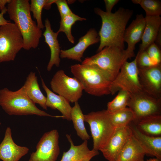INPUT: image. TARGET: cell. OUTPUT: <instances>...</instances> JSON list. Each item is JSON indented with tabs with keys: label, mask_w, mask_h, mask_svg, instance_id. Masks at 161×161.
Here are the masks:
<instances>
[{
	"label": "cell",
	"mask_w": 161,
	"mask_h": 161,
	"mask_svg": "<svg viewBox=\"0 0 161 161\" xmlns=\"http://www.w3.org/2000/svg\"><path fill=\"white\" fill-rule=\"evenodd\" d=\"M22 87L28 97L34 103L38 104L43 109L47 110L46 97L41 90L35 72H30Z\"/></svg>",
	"instance_id": "7402d4cb"
},
{
	"label": "cell",
	"mask_w": 161,
	"mask_h": 161,
	"mask_svg": "<svg viewBox=\"0 0 161 161\" xmlns=\"http://www.w3.org/2000/svg\"><path fill=\"white\" fill-rule=\"evenodd\" d=\"M47 0H31L30 4V10L37 21V25L41 29L45 27L42 20V9L46 5Z\"/></svg>",
	"instance_id": "f546056e"
},
{
	"label": "cell",
	"mask_w": 161,
	"mask_h": 161,
	"mask_svg": "<svg viewBox=\"0 0 161 161\" xmlns=\"http://www.w3.org/2000/svg\"><path fill=\"white\" fill-rule=\"evenodd\" d=\"M28 97L22 87L16 91L5 88L0 90V106L10 115H35L40 116L63 117L53 116L38 109Z\"/></svg>",
	"instance_id": "277c9868"
},
{
	"label": "cell",
	"mask_w": 161,
	"mask_h": 161,
	"mask_svg": "<svg viewBox=\"0 0 161 161\" xmlns=\"http://www.w3.org/2000/svg\"><path fill=\"white\" fill-rule=\"evenodd\" d=\"M131 58L126 49L108 46L95 55L85 58L81 64L97 66L104 72L112 81L123 63Z\"/></svg>",
	"instance_id": "5b68a950"
},
{
	"label": "cell",
	"mask_w": 161,
	"mask_h": 161,
	"mask_svg": "<svg viewBox=\"0 0 161 161\" xmlns=\"http://www.w3.org/2000/svg\"><path fill=\"white\" fill-rule=\"evenodd\" d=\"M100 41L98 34L94 28L90 29L80 37L78 43L72 47L66 50H61L60 57L82 62L81 58L86 49L90 46Z\"/></svg>",
	"instance_id": "9a60e30c"
},
{
	"label": "cell",
	"mask_w": 161,
	"mask_h": 161,
	"mask_svg": "<svg viewBox=\"0 0 161 161\" xmlns=\"http://www.w3.org/2000/svg\"><path fill=\"white\" fill-rule=\"evenodd\" d=\"M106 9V12L108 13H112L113 7L120 1L119 0H104Z\"/></svg>",
	"instance_id": "836d02e7"
},
{
	"label": "cell",
	"mask_w": 161,
	"mask_h": 161,
	"mask_svg": "<svg viewBox=\"0 0 161 161\" xmlns=\"http://www.w3.org/2000/svg\"><path fill=\"white\" fill-rule=\"evenodd\" d=\"M123 90L132 94L142 90L139 76L137 56L131 62L125 61L110 86V94L114 95Z\"/></svg>",
	"instance_id": "ba28073f"
},
{
	"label": "cell",
	"mask_w": 161,
	"mask_h": 161,
	"mask_svg": "<svg viewBox=\"0 0 161 161\" xmlns=\"http://www.w3.org/2000/svg\"><path fill=\"white\" fill-rule=\"evenodd\" d=\"M138 76L142 90L156 98L161 99V64L138 68Z\"/></svg>",
	"instance_id": "4fadbf2b"
},
{
	"label": "cell",
	"mask_w": 161,
	"mask_h": 161,
	"mask_svg": "<svg viewBox=\"0 0 161 161\" xmlns=\"http://www.w3.org/2000/svg\"><path fill=\"white\" fill-rule=\"evenodd\" d=\"M71 111V119L78 135L83 140H89L90 136L84 124V117L78 101L75 103Z\"/></svg>",
	"instance_id": "d4e9b609"
},
{
	"label": "cell",
	"mask_w": 161,
	"mask_h": 161,
	"mask_svg": "<svg viewBox=\"0 0 161 161\" xmlns=\"http://www.w3.org/2000/svg\"><path fill=\"white\" fill-rule=\"evenodd\" d=\"M130 97V94L127 91L121 90L117 95L107 104V110L112 113L127 107Z\"/></svg>",
	"instance_id": "83f0119b"
},
{
	"label": "cell",
	"mask_w": 161,
	"mask_h": 161,
	"mask_svg": "<svg viewBox=\"0 0 161 161\" xmlns=\"http://www.w3.org/2000/svg\"><path fill=\"white\" fill-rule=\"evenodd\" d=\"M84 121L89 125L93 141V149L100 150L107 144L115 127L107 110L92 112L84 115Z\"/></svg>",
	"instance_id": "8992f818"
},
{
	"label": "cell",
	"mask_w": 161,
	"mask_h": 161,
	"mask_svg": "<svg viewBox=\"0 0 161 161\" xmlns=\"http://www.w3.org/2000/svg\"><path fill=\"white\" fill-rule=\"evenodd\" d=\"M1 122H0V125H1Z\"/></svg>",
	"instance_id": "ab89813d"
},
{
	"label": "cell",
	"mask_w": 161,
	"mask_h": 161,
	"mask_svg": "<svg viewBox=\"0 0 161 161\" xmlns=\"http://www.w3.org/2000/svg\"><path fill=\"white\" fill-rule=\"evenodd\" d=\"M132 135L129 125L116 127L107 144L100 151L108 161H117L122 150Z\"/></svg>",
	"instance_id": "7c38bea8"
},
{
	"label": "cell",
	"mask_w": 161,
	"mask_h": 161,
	"mask_svg": "<svg viewBox=\"0 0 161 161\" xmlns=\"http://www.w3.org/2000/svg\"><path fill=\"white\" fill-rule=\"evenodd\" d=\"M129 125L133 135L144 149L146 154L154 156L161 160V136H151L143 133L133 122Z\"/></svg>",
	"instance_id": "e0dca14e"
},
{
	"label": "cell",
	"mask_w": 161,
	"mask_h": 161,
	"mask_svg": "<svg viewBox=\"0 0 161 161\" xmlns=\"http://www.w3.org/2000/svg\"><path fill=\"white\" fill-rule=\"evenodd\" d=\"M110 116L112 122L115 127L128 125L135 120L133 112L127 107L114 113H110Z\"/></svg>",
	"instance_id": "4316f807"
},
{
	"label": "cell",
	"mask_w": 161,
	"mask_h": 161,
	"mask_svg": "<svg viewBox=\"0 0 161 161\" xmlns=\"http://www.w3.org/2000/svg\"><path fill=\"white\" fill-rule=\"evenodd\" d=\"M145 154V151L132 134L122 150L117 161H144Z\"/></svg>",
	"instance_id": "603a6c76"
},
{
	"label": "cell",
	"mask_w": 161,
	"mask_h": 161,
	"mask_svg": "<svg viewBox=\"0 0 161 161\" xmlns=\"http://www.w3.org/2000/svg\"><path fill=\"white\" fill-rule=\"evenodd\" d=\"M86 20L84 18L80 17L74 13L61 17L60 26L57 32L64 33L69 41L72 43H75V38L71 32L72 26L78 21H83Z\"/></svg>",
	"instance_id": "484cf974"
},
{
	"label": "cell",
	"mask_w": 161,
	"mask_h": 161,
	"mask_svg": "<svg viewBox=\"0 0 161 161\" xmlns=\"http://www.w3.org/2000/svg\"><path fill=\"white\" fill-rule=\"evenodd\" d=\"M146 161H161V160L156 158L153 159H150Z\"/></svg>",
	"instance_id": "74e56055"
},
{
	"label": "cell",
	"mask_w": 161,
	"mask_h": 161,
	"mask_svg": "<svg viewBox=\"0 0 161 161\" xmlns=\"http://www.w3.org/2000/svg\"><path fill=\"white\" fill-rule=\"evenodd\" d=\"M136 56L138 68H146L155 65L145 50L140 53L138 52Z\"/></svg>",
	"instance_id": "1f68e13d"
},
{
	"label": "cell",
	"mask_w": 161,
	"mask_h": 161,
	"mask_svg": "<svg viewBox=\"0 0 161 161\" xmlns=\"http://www.w3.org/2000/svg\"><path fill=\"white\" fill-rule=\"evenodd\" d=\"M5 14L2 12L0 13V27L7 24L10 22V21L6 20L4 17V15Z\"/></svg>",
	"instance_id": "d590c367"
},
{
	"label": "cell",
	"mask_w": 161,
	"mask_h": 161,
	"mask_svg": "<svg viewBox=\"0 0 161 161\" xmlns=\"http://www.w3.org/2000/svg\"><path fill=\"white\" fill-rule=\"evenodd\" d=\"M132 2L139 4L144 10L146 16H160L161 2L158 0H132Z\"/></svg>",
	"instance_id": "f1b7e54d"
},
{
	"label": "cell",
	"mask_w": 161,
	"mask_h": 161,
	"mask_svg": "<svg viewBox=\"0 0 161 161\" xmlns=\"http://www.w3.org/2000/svg\"><path fill=\"white\" fill-rule=\"evenodd\" d=\"M154 43L160 49L161 47V29L160 30Z\"/></svg>",
	"instance_id": "8d00e7d4"
},
{
	"label": "cell",
	"mask_w": 161,
	"mask_h": 161,
	"mask_svg": "<svg viewBox=\"0 0 161 161\" xmlns=\"http://www.w3.org/2000/svg\"><path fill=\"white\" fill-rule=\"evenodd\" d=\"M94 11L102 20L101 27L98 34L100 44L98 52L108 46L125 49L124 34L133 11L120 7L114 13H108L100 8H95Z\"/></svg>",
	"instance_id": "6da1fadb"
},
{
	"label": "cell",
	"mask_w": 161,
	"mask_h": 161,
	"mask_svg": "<svg viewBox=\"0 0 161 161\" xmlns=\"http://www.w3.org/2000/svg\"><path fill=\"white\" fill-rule=\"evenodd\" d=\"M145 26L142 37L138 52L145 51L151 44L154 43L160 30L161 28L160 16H145Z\"/></svg>",
	"instance_id": "44dd1931"
},
{
	"label": "cell",
	"mask_w": 161,
	"mask_h": 161,
	"mask_svg": "<svg viewBox=\"0 0 161 161\" xmlns=\"http://www.w3.org/2000/svg\"><path fill=\"white\" fill-rule=\"evenodd\" d=\"M7 11L21 32L23 39V48L29 50L38 45L42 31L32 19L28 0H11L8 4Z\"/></svg>",
	"instance_id": "7a4b0ae2"
},
{
	"label": "cell",
	"mask_w": 161,
	"mask_h": 161,
	"mask_svg": "<svg viewBox=\"0 0 161 161\" xmlns=\"http://www.w3.org/2000/svg\"><path fill=\"white\" fill-rule=\"evenodd\" d=\"M66 136L70 146L68 151L63 152L60 161H82L89 157H93L99 154L98 151L89 149L87 140H84L79 145H75L71 136L66 134Z\"/></svg>",
	"instance_id": "ffe728a7"
},
{
	"label": "cell",
	"mask_w": 161,
	"mask_h": 161,
	"mask_svg": "<svg viewBox=\"0 0 161 161\" xmlns=\"http://www.w3.org/2000/svg\"><path fill=\"white\" fill-rule=\"evenodd\" d=\"M134 123L137 129L145 134L161 136V115L147 116Z\"/></svg>",
	"instance_id": "cb8c5ba5"
},
{
	"label": "cell",
	"mask_w": 161,
	"mask_h": 161,
	"mask_svg": "<svg viewBox=\"0 0 161 161\" xmlns=\"http://www.w3.org/2000/svg\"><path fill=\"white\" fill-rule=\"evenodd\" d=\"M45 30L43 33L45 42L48 45L51 51L50 58L47 66V70L50 71L53 66H59L60 62V47L57 37L59 34L54 32L51 28L49 21L46 18L45 21Z\"/></svg>",
	"instance_id": "ac0fdd59"
},
{
	"label": "cell",
	"mask_w": 161,
	"mask_h": 161,
	"mask_svg": "<svg viewBox=\"0 0 161 161\" xmlns=\"http://www.w3.org/2000/svg\"><path fill=\"white\" fill-rule=\"evenodd\" d=\"M59 135L57 129L44 133L37 143L36 151L28 161H56L60 152Z\"/></svg>",
	"instance_id": "8fae6325"
},
{
	"label": "cell",
	"mask_w": 161,
	"mask_h": 161,
	"mask_svg": "<svg viewBox=\"0 0 161 161\" xmlns=\"http://www.w3.org/2000/svg\"><path fill=\"white\" fill-rule=\"evenodd\" d=\"M42 86L46 94V106L52 109H57L62 114L63 119L71 120V111L72 107L69 102L62 96L55 94L46 85L41 78Z\"/></svg>",
	"instance_id": "d6986e66"
},
{
	"label": "cell",
	"mask_w": 161,
	"mask_h": 161,
	"mask_svg": "<svg viewBox=\"0 0 161 161\" xmlns=\"http://www.w3.org/2000/svg\"><path fill=\"white\" fill-rule=\"evenodd\" d=\"M70 68L71 72L81 82L87 93L98 97L110 94L112 81L97 66L78 64L72 65Z\"/></svg>",
	"instance_id": "3957f363"
},
{
	"label": "cell",
	"mask_w": 161,
	"mask_h": 161,
	"mask_svg": "<svg viewBox=\"0 0 161 161\" xmlns=\"http://www.w3.org/2000/svg\"><path fill=\"white\" fill-rule=\"evenodd\" d=\"M145 51L155 65L161 64L160 49L154 43L150 45Z\"/></svg>",
	"instance_id": "4dcf8cb0"
},
{
	"label": "cell",
	"mask_w": 161,
	"mask_h": 161,
	"mask_svg": "<svg viewBox=\"0 0 161 161\" xmlns=\"http://www.w3.org/2000/svg\"><path fill=\"white\" fill-rule=\"evenodd\" d=\"M145 24V19L143 15L137 14L125 30L123 41L127 44L126 50L132 58L135 56L136 44L141 40Z\"/></svg>",
	"instance_id": "2e32d148"
},
{
	"label": "cell",
	"mask_w": 161,
	"mask_h": 161,
	"mask_svg": "<svg viewBox=\"0 0 161 161\" xmlns=\"http://www.w3.org/2000/svg\"><path fill=\"white\" fill-rule=\"evenodd\" d=\"M93 157H90L86 158V159H85L84 160H82V161H90L91 159Z\"/></svg>",
	"instance_id": "f35d334b"
},
{
	"label": "cell",
	"mask_w": 161,
	"mask_h": 161,
	"mask_svg": "<svg viewBox=\"0 0 161 161\" xmlns=\"http://www.w3.org/2000/svg\"><path fill=\"white\" fill-rule=\"evenodd\" d=\"M23 45L22 34L14 23L0 27V63L14 61Z\"/></svg>",
	"instance_id": "52a82bcc"
},
{
	"label": "cell",
	"mask_w": 161,
	"mask_h": 161,
	"mask_svg": "<svg viewBox=\"0 0 161 161\" xmlns=\"http://www.w3.org/2000/svg\"><path fill=\"white\" fill-rule=\"evenodd\" d=\"M127 106L134 114V123L147 116L161 115V99L156 98L143 90L130 94Z\"/></svg>",
	"instance_id": "30bf717a"
},
{
	"label": "cell",
	"mask_w": 161,
	"mask_h": 161,
	"mask_svg": "<svg viewBox=\"0 0 161 161\" xmlns=\"http://www.w3.org/2000/svg\"><path fill=\"white\" fill-rule=\"evenodd\" d=\"M56 4L61 17L73 13L65 0H55Z\"/></svg>",
	"instance_id": "d6a6232c"
},
{
	"label": "cell",
	"mask_w": 161,
	"mask_h": 161,
	"mask_svg": "<svg viewBox=\"0 0 161 161\" xmlns=\"http://www.w3.org/2000/svg\"><path fill=\"white\" fill-rule=\"evenodd\" d=\"M53 92L65 98L72 103L78 102L81 98L84 88L81 82L75 77L66 75L60 70L54 74L50 82Z\"/></svg>",
	"instance_id": "9c48e42d"
},
{
	"label": "cell",
	"mask_w": 161,
	"mask_h": 161,
	"mask_svg": "<svg viewBox=\"0 0 161 161\" xmlns=\"http://www.w3.org/2000/svg\"><path fill=\"white\" fill-rule=\"evenodd\" d=\"M11 0H0V10L1 12L4 14L7 11V8L5 6L7 4H8Z\"/></svg>",
	"instance_id": "e575fe53"
},
{
	"label": "cell",
	"mask_w": 161,
	"mask_h": 161,
	"mask_svg": "<svg viewBox=\"0 0 161 161\" xmlns=\"http://www.w3.org/2000/svg\"><path fill=\"white\" fill-rule=\"evenodd\" d=\"M29 148L16 144L12 137L11 129L7 128L4 138L0 144V160L2 161H19L27 154Z\"/></svg>",
	"instance_id": "5bb4252c"
}]
</instances>
